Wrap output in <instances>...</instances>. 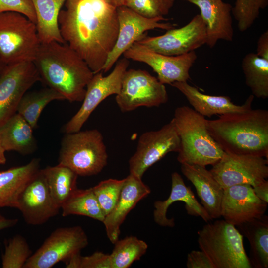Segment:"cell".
I'll use <instances>...</instances> for the list:
<instances>
[{
  "instance_id": "cell-1",
  "label": "cell",
  "mask_w": 268,
  "mask_h": 268,
  "mask_svg": "<svg viewBox=\"0 0 268 268\" xmlns=\"http://www.w3.org/2000/svg\"><path fill=\"white\" fill-rule=\"evenodd\" d=\"M58 24L61 36L94 74L102 71L117 41V8L105 0H66Z\"/></svg>"
},
{
  "instance_id": "cell-2",
  "label": "cell",
  "mask_w": 268,
  "mask_h": 268,
  "mask_svg": "<svg viewBox=\"0 0 268 268\" xmlns=\"http://www.w3.org/2000/svg\"><path fill=\"white\" fill-rule=\"evenodd\" d=\"M33 63L41 81L70 102L83 100L94 75L87 63L67 44L41 43Z\"/></svg>"
},
{
  "instance_id": "cell-3",
  "label": "cell",
  "mask_w": 268,
  "mask_h": 268,
  "mask_svg": "<svg viewBox=\"0 0 268 268\" xmlns=\"http://www.w3.org/2000/svg\"><path fill=\"white\" fill-rule=\"evenodd\" d=\"M207 130L224 152L268 159V111L252 109L206 120Z\"/></svg>"
},
{
  "instance_id": "cell-4",
  "label": "cell",
  "mask_w": 268,
  "mask_h": 268,
  "mask_svg": "<svg viewBox=\"0 0 268 268\" xmlns=\"http://www.w3.org/2000/svg\"><path fill=\"white\" fill-rule=\"evenodd\" d=\"M173 119L180 140L179 163L205 167L220 159L224 151L210 134L203 116L182 106L175 109Z\"/></svg>"
},
{
  "instance_id": "cell-5",
  "label": "cell",
  "mask_w": 268,
  "mask_h": 268,
  "mask_svg": "<svg viewBox=\"0 0 268 268\" xmlns=\"http://www.w3.org/2000/svg\"><path fill=\"white\" fill-rule=\"evenodd\" d=\"M243 235L225 220L208 223L198 231L200 249L214 268H251L243 245Z\"/></svg>"
},
{
  "instance_id": "cell-6",
  "label": "cell",
  "mask_w": 268,
  "mask_h": 268,
  "mask_svg": "<svg viewBox=\"0 0 268 268\" xmlns=\"http://www.w3.org/2000/svg\"><path fill=\"white\" fill-rule=\"evenodd\" d=\"M107 160L103 135L97 129L66 134L62 138L59 164L78 176L98 174L106 166Z\"/></svg>"
},
{
  "instance_id": "cell-7",
  "label": "cell",
  "mask_w": 268,
  "mask_h": 268,
  "mask_svg": "<svg viewBox=\"0 0 268 268\" xmlns=\"http://www.w3.org/2000/svg\"><path fill=\"white\" fill-rule=\"evenodd\" d=\"M40 45L34 23L18 12L0 13V71L19 63L33 62Z\"/></svg>"
},
{
  "instance_id": "cell-8",
  "label": "cell",
  "mask_w": 268,
  "mask_h": 268,
  "mask_svg": "<svg viewBox=\"0 0 268 268\" xmlns=\"http://www.w3.org/2000/svg\"><path fill=\"white\" fill-rule=\"evenodd\" d=\"M168 99L165 85L148 71L142 69H127L123 77L116 103L123 112L145 106L158 107Z\"/></svg>"
},
{
  "instance_id": "cell-9",
  "label": "cell",
  "mask_w": 268,
  "mask_h": 268,
  "mask_svg": "<svg viewBox=\"0 0 268 268\" xmlns=\"http://www.w3.org/2000/svg\"><path fill=\"white\" fill-rule=\"evenodd\" d=\"M88 244L87 236L80 226L57 228L31 255L23 268H51L80 253Z\"/></svg>"
},
{
  "instance_id": "cell-10",
  "label": "cell",
  "mask_w": 268,
  "mask_h": 268,
  "mask_svg": "<svg viewBox=\"0 0 268 268\" xmlns=\"http://www.w3.org/2000/svg\"><path fill=\"white\" fill-rule=\"evenodd\" d=\"M180 140L172 119L161 128L143 133L129 161L130 174L142 178L146 171L169 152H178Z\"/></svg>"
},
{
  "instance_id": "cell-11",
  "label": "cell",
  "mask_w": 268,
  "mask_h": 268,
  "mask_svg": "<svg viewBox=\"0 0 268 268\" xmlns=\"http://www.w3.org/2000/svg\"><path fill=\"white\" fill-rule=\"evenodd\" d=\"M210 171L223 189L244 184L254 187L267 180L268 159L224 152Z\"/></svg>"
},
{
  "instance_id": "cell-12",
  "label": "cell",
  "mask_w": 268,
  "mask_h": 268,
  "mask_svg": "<svg viewBox=\"0 0 268 268\" xmlns=\"http://www.w3.org/2000/svg\"><path fill=\"white\" fill-rule=\"evenodd\" d=\"M129 65L123 58L117 62L114 68L107 76L101 72L94 74L86 87L82 104L77 113L63 127L65 134L80 131L99 104L112 95L119 93L122 78Z\"/></svg>"
},
{
  "instance_id": "cell-13",
  "label": "cell",
  "mask_w": 268,
  "mask_h": 268,
  "mask_svg": "<svg viewBox=\"0 0 268 268\" xmlns=\"http://www.w3.org/2000/svg\"><path fill=\"white\" fill-rule=\"evenodd\" d=\"M127 59L142 62L150 66L163 84L175 82H187L189 71L195 63V51L177 56H168L157 53L145 46L134 42L123 54Z\"/></svg>"
},
{
  "instance_id": "cell-14",
  "label": "cell",
  "mask_w": 268,
  "mask_h": 268,
  "mask_svg": "<svg viewBox=\"0 0 268 268\" xmlns=\"http://www.w3.org/2000/svg\"><path fill=\"white\" fill-rule=\"evenodd\" d=\"M205 25L200 14H197L184 26L166 30L163 35H145L136 41L157 53L177 56L184 54L202 46L206 43Z\"/></svg>"
},
{
  "instance_id": "cell-15",
  "label": "cell",
  "mask_w": 268,
  "mask_h": 268,
  "mask_svg": "<svg viewBox=\"0 0 268 268\" xmlns=\"http://www.w3.org/2000/svg\"><path fill=\"white\" fill-rule=\"evenodd\" d=\"M41 79L32 61L6 67L0 71V126L17 113L27 91Z\"/></svg>"
},
{
  "instance_id": "cell-16",
  "label": "cell",
  "mask_w": 268,
  "mask_h": 268,
  "mask_svg": "<svg viewBox=\"0 0 268 268\" xmlns=\"http://www.w3.org/2000/svg\"><path fill=\"white\" fill-rule=\"evenodd\" d=\"M119 32L116 44L103 66L102 71L107 72L119 58L134 42L146 34L148 30L160 29L168 30L174 28L169 22H161L164 17L149 18L144 17L127 6L117 8Z\"/></svg>"
},
{
  "instance_id": "cell-17",
  "label": "cell",
  "mask_w": 268,
  "mask_h": 268,
  "mask_svg": "<svg viewBox=\"0 0 268 268\" xmlns=\"http://www.w3.org/2000/svg\"><path fill=\"white\" fill-rule=\"evenodd\" d=\"M16 208L26 223L32 225L43 224L59 213L60 209L52 200L41 169L22 191Z\"/></svg>"
},
{
  "instance_id": "cell-18",
  "label": "cell",
  "mask_w": 268,
  "mask_h": 268,
  "mask_svg": "<svg viewBox=\"0 0 268 268\" xmlns=\"http://www.w3.org/2000/svg\"><path fill=\"white\" fill-rule=\"evenodd\" d=\"M267 206L268 203L257 197L250 185H235L224 189L221 216L237 226L263 216Z\"/></svg>"
},
{
  "instance_id": "cell-19",
  "label": "cell",
  "mask_w": 268,
  "mask_h": 268,
  "mask_svg": "<svg viewBox=\"0 0 268 268\" xmlns=\"http://www.w3.org/2000/svg\"><path fill=\"white\" fill-rule=\"evenodd\" d=\"M197 6L205 25V44L214 47L219 40L232 42L234 37L233 6L223 0H182Z\"/></svg>"
},
{
  "instance_id": "cell-20",
  "label": "cell",
  "mask_w": 268,
  "mask_h": 268,
  "mask_svg": "<svg viewBox=\"0 0 268 268\" xmlns=\"http://www.w3.org/2000/svg\"><path fill=\"white\" fill-rule=\"evenodd\" d=\"M151 192L150 188L138 178L130 174L125 178L118 201L102 223L110 242L114 244L118 239L120 228L129 213L142 199Z\"/></svg>"
},
{
  "instance_id": "cell-21",
  "label": "cell",
  "mask_w": 268,
  "mask_h": 268,
  "mask_svg": "<svg viewBox=\"0 0 268 268\" xmlns=\"http://www.w3.org/2000/svg\"><path fill=\"white\" fill-rule=\"evenodd\" d=\"M178 201L185 203L188 214L200 216L208 222L212 220L202 205L196 199L191 188L187 186L181 175L176 172L171 174V190L168 198L164 201H157L154 203V220L158 225L163 227H173L175 226L174 219H169L167 212L169 207Z\"/></svg>"
},
{
  "instance_id": "cell-22",
  "label": "cell",
  "mask_w": 268,
  "mask_h": 268,
  "mask_svg": "<svg viewBox=\"0 0 268 268\" xmlns=\"http://www.w3.org/2000/svg\"><path fill=\"white\" fill-rule=\"evenodd\" d=\"M171 85L185 96L194 110L204 117L247 111L252 109L254 98L251 94L243 104L237 105L228 96L205 94L187 82H175Z\"/></svg>"
},
{
  "instance_id": "cell-23",
  "label": "cell",
  "mask_w": 268,
  "mask_h": 268,
  "mask_svg": "<svg viewBox=\"0 0 268 268\" xmlns=\"http://www.w3.org/2000/svg\"><path fill=\"white\" fill-rule=\"evenodd\" d=\"M182 174L195 186L201 203L210 217H221V205L224 189L210 170L198 165L181 164Z\"/></svg>"
},
{
  "instance_id": "cell-24",
  "label": "cell",
  "mask_w": 268,
  "mask_h": 268,
  "mask_svg": "<svg viewBox=\"0 0 268 268\" xmlns=\"http://www.w3.org/2000/svg\"><path fill=\"white\" fill-rule=\"evenodd\" d=\"M40 170V159L33 158L24 165L0 171V208H17L23 189Z\"/></svg>"
},
{
  "instance_id": "cell-25",
  "label": "cell",
  "mask_w": 268,
  "mask_h": 268,
  "mask_svg": "<svg viewBox=\"0 0 268 268\" xmlns=\"http://www.w3.org/2000/svg\"><path fill=\"white\" fill-rule=\"evenodd\" d=\"M30 124L18 113L0 126V140L5 151H14L22 155L30 154L37 148Z\"/></svg>"
},
{
  "instance_id": "cell-26",
  "label": "cell",
  "mask_w": 268,
  "mask_h": 268,
  "mask_svg": "<svg viewBox=\"0 0 268 268\" xmlns=\"http://www.w3.org/2000/svg\"><path fill=\"white\" fill-rule=\"evenodd\" d=\"M249 241L251 265L255 268H268V217L259 218L237 226Z\"/></svg>"
},
{
  "instance_id": "cell-27",
  "label": "cell",
  "mask_w": 268,
  "mask_h": 268,
  "mask_svg": "<svg viewBox=\"0 0 268 268\" xmlns=\"http://www.w3.org/2000/svg\"><path fill=\"white\" fill-rule=\"evenodd\" d=\"M66 0H31L36 17V29L41 43H65L58 24V16Z\"/></svg>"
},
{
  "instance_id": "cell-28",
  "label": "cell",
  "mask_w": 268,
  "mask_h": 268,
  "mask_svg": "<svg viewBox=\"0 0 268 268\" xmlns=\"http://www.w3.org/2000/svg\"><path fill=\"white\" fill-rule=\"evenodd\" d=\"M55 205L60 209L76 186L78 175L69 168L58 164L41 169Z\"/></svg>"
},
{
  "instance_id": "cell-29",
  "label": "cell",
  "mask_w": 268,
  "mask_h": 268,
  "mask_svg": "<svg viewBox=\"0 0 268 268\" xmlns=\"http://www.w3.org/2000/svg\"><path fill=\"white\" fill-rule=\"evenodd\" d=\"M241 67L246 85L257 98L268 97V60L249 53L242 59Z\"/></svg>"
},
{
  "instance_id": "cell-30",
  "label": "cell",
  "mask_w": 268,
  "mask_h": 268,
  "mask_svg": "<svg viewBox=\"0 0 268 268\" xmlns=\"http://www.w3.org/2000/svg\"><path fill=\"white\" fill-rule=\"evenodd\" d=\"M60 93L49 87L26 93L22 97L17 109L19 114L34 129L37 127L40 116L44 108L54 100H64Z\"/></svg>"
},
{
  "instance_id": "cell-31",
  "label": "cell",
  "mask_w": 268,
  "mask_h": 268,
  "mask_svg": "<svg viewBox=\"0 0 268 268\" xmlns=\"http://www.w3.org/2000/svg\"><path fill=\"white\" fill-rule=\"evenodd\" d=\"M62 215H70L87 216L101 222L104 215L92 188L75 190L62 205Z\"/></svg>"
},
{
  "instance_id": "cell-32",
  "label": "cell",
  "mask_w": 268,
  "mask_h": 268,
  "mask_svg": "<svg viewBox=\"0 0 268 268\" xmlns=\"http://www.w3.org/2000/svg\"><path fill=\"white\" fill-rule=\"evenodd\" d=\"M109 254L111 268H128L146 253L147 243L135 236L118 240Z\"/></svg>"
},
{
  "instance_id": "cell-33",
  "label": "cell",
  "mask_w": 268,
  "mask_h": 268,
  "mask_svg": "<svg viewBox=\"0 0 268 268\" xmlns=\"http://www.w3.org/2000/svg\"><path fill=\"white\" fill-rule=\"evenodd\" d=\"M5 250L2 255L3 268H23L32 254L26 239L21 235H16L5 242Z\"/></svg>"
},
{
  "instance_id": "cell-34",
  "label": "cell",
  "mask_w": 268,
  "mask_h": 268,
  "mask_svg": "<svg viewBox=\"0 0 268 268\" xmlns=\"http://www.w3.org/2000/svg\"><path fill=\"white\" fill-rule=\"evenodd\" d=\"M268 5V0H235L232 15L240 32L248 30Z\"/></svg>"
},
{
  "instance_id": "cell-35",
  "label": "cell",
  "mask_w": 268,
  "mask_h": 268,
  "mask_svg": "<svg viewBox=\"0 0 268 268\" xmlns=\"http://www.w3.org/2000/svg\"><path fill=\"white\" fill-rule=\"evenodd\" d=\"M125 178L121 180L109 179L92 187L93 192L105 216L114 208L119 198Z\"/></svg>"
},
{
  "instance_id": "cell-36",
  "label": "cell",
  "mask_w": 268,
  "mask_h": 268,
  "mask_svg": "<svg viewBox=\"0 0 268 268\" xmlns=\"http://www.w3.org/2000/svg\"><path fill=\"white\" fill-rule=\"evenodd\" d=\"M175 0H128L125 6L149 18L164 17L173 7Z\"/></svg>"
},
{
  "instance_id": "cell-37",
  "label": "cell",
  "mask_w": 268,
  "mask_h": 268,
  "mask_svg": "<svg viewBox=\"0 0 268 268\" xmlns=\"http://www.w3.org/2000/svg\"><path fill=\"white\" fill-rule=\"evenodd\" d=\"M65 263L67 268H111L109 254L98 251L87 256L76 253Z\"/></svg>"
},
{
  "instance_id": "cell-38",
  "label": "cell",
  "mask_w": 268,
  "mask_h": 268,
  "mask_svg": "<svg viewBox=\"0 0 268 268\" xmlns=\"http://www.w3.org/2000/svg\"><path fill=\"white\" fill-rule=\"evenodd\" d=\"M21 13L36 24V17L31 0H0V13Z\"/></svg>"
},
{
  "instance_id": "cell-39",
  "label": "cell",
  "mask_w": 268,
  "mask_h": 268,
  "mask_svg": "<svg viewBox=\"0 0 268 268\" xmlns=\"http://www.w3.org/2000/svg\"><path fill=\"white\" fill-rule=\"evenodd\" d=\"M188 268H214L211 261L202 251L192 250L187 255Z\"/></svg>"
},
{
  "instance_id": "cell-40",
  "label": "cell",
  "mask_w": 268,
  "mask_h": 268,
  "mask_svg": "<svg viewBox=\"0 0 268 268\" xmlns=\"http://www.w3.org/2000/svg\"><path fill=\"white\" fill-rule=\"evenodd\" d=\"M256 54L261 58L268 60V30L264 32L259 36L256 47Z\"/></svg>"
},
{
  "instance_id": "cell-41",
  "label": "cell",
  "mask_w": 268,
  "mask_h": 268,
  "mask_svg": "<svg viewBox=\"0 0 268 268\" xmlns=\"http://www.w3.org/2000/svg\"><path fill=\"white\" fill-rule=\"evenodd\" d=\"M255 195L262 201L268 203V181L264 182L253 187Z\"/></svg>"
},
{
  "instance_id": "cell-42",
  "label": "cell",
  "mask_w": 268,
  "mask_h": 268,
  "mask_svg": "<svg viewBox=\"0 0 268 268\" xmlns=\"http://www.w3.org/2000/svg\"><path fill=\"white\" fill-rule=\"evenodd\" d=\"M18 222L17 218H7L0 213V231L3 229L12 227Z\"/></svg>"
},
{
  "instance_id": "cell-43",
  "label": "cell",
  "mask_w": 268,
  "mask_h": 268,
  "mask_svg": "<svg viewBox=\"0 0 268 268\" xmlns=\"http://www.w3.org/2000/svg\"><path fill=\"white\" fill-rule=\"evenodd\" d=\"M111 5L118 8L125 6L128 0H105Z\"/></svg>"
},
{
  "instance_id": "cell-44",
  "label": "cell",
  "mask_w": 268,
  "mask_h": 268,
  "mask_svg": "<svg viewBox=\"0 0 268 268\" xmlns=\"http://www.w3.org/2000/svg\"><path fill=\"white\" fill-rule=\"evenodd\" d=\"M5 151L3 149L0 140V164H4L6 162V158L5 155Z\"/></svg>"
}]
</instances>
